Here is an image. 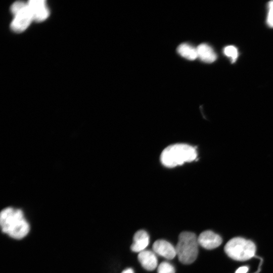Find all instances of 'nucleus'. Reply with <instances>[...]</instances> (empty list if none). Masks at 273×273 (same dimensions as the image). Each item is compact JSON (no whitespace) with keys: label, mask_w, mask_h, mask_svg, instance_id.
Returning a JSON list of instances; mask_svg holds the SVG:
<instances>
[{"label":"nucleus","mask_w":273,"mask_h":273,"mask_svg":"<svg viewBox=\"0 0 273 273\" xmlns=\"http://www.w3.org/2000/svg\"><path fill=\"white\" fill-rule=\"evenodd\" d=\"M0 223L2 232L14 239H22L29 231V225L20 209L11 207L3 209L1 212Z\"/></svg>","instance_id":"nucleus-1"},{"label":"nucleus","mask_w":273,"mask_h":273,"mask_svg":"<svg viewBox=\"0 0 273 273\" xmlns=\"http://www.w3.org/2000/svg\"><path fill=\"white\" fill-rule=\"evenodd\" d=\"M197 157L195 148L187 144H176L166 147L161 154L160 160L165 166L173 167L193 161Z\"/></svg>","instance_id":"nucleus-2"},{"label":"nucleus","mask_w":273,"mask_h":273,"mask_svg":"<svg viewBox=\"0 0 273 273\" xmlns=\"http://www.w3.org/2000/svg\"><path fill=\"white\" fill-rule=\"evenodd\" d=\"M198 238L190 232H183L178 237L175 246L176 255L179 261L185 264L192 263L196 259L198 254Z\"/></svg>","instance_id":"nucleus-3"},{"label":"nucleus","mask_w":273,"mask_h":273,"mask_svg":"<svg viewBox=\"0 0 273 273\" xmlns=\"http://www.w3.org/2000/svg\"><path fill=\"white\" fill-rule=\"evenodd\" d=\"M224 251L232 259L246 261L255 256L256 246L250 240L241 237L230 240L225 245Z\"/></svg>","instance_id":"nucleus-4"},{"label":"nucleus","mask_w":273,"mask_h":273,"mask_svg":"<svg viewBox=\"0 0 273 273\" xmlns=\"http://www.w3.org/2000/svg\"><path fill=\"white\" fill-rule=\"evenodd\" d=\"M13 16L10 28L12 31L16 33H21L25 31L33 21L27 3L23 8L13 15Z\"/></svg>","instance_id":"nucleus-5"},{"label":"nucleus","mask_w":273,"mask_h":273,"mask_svg":"<svg viewBox=\"0 0 273 273\" xmlns=\"http://www.w3.org/2000/svg\"><path fill=\"white\" fill-rule=\"evenodd\" d=\"M27 3L33 21L40 22L49 16L50 11L45 1L31 0Z\"/></svg>","instance_id":"nucleus-6"},{"label":"nucleus","mask_w":273,"mask_h":273,"mask_svg":"<svg viewBox=\"0 0 273 273\" xmlns=\"http://www.w3.org/2000/svg\"><path fill=\"white\" fill-rule=\"evenodd\" d=\"M199 245L208 250L213 249L219 246L222 243L221 237L212 231H205L201 233L198 238Z\"/></svg>","instance_id":"nucleus-7"},{"label":"nucleus","mask_w":273,"mask_h":273,"mask_svg":"<svg viewBox=\"0 0 273 273\" xmlns=\"http://www.w3.org/2000/svg\"><path fill=\"white\" fill-rule=\"evenodd\" d=\"M154 252L168 259H172L176 255L175 247L164 240H158L153 244Z\"/></svg>","instance_id":"nucleus-8"},{"label":"nucleus","mask_w":273,"mask_h":273,"mask_svg":"<svg viewBox=\"0 0 273 273\" xmlns=\"http://www.w3.org/2000/svg\"><path fill=\"white\" fill-rule=\"evenodd\" d=\"M138 258L143 267L147 270H153L157 266V258L154 252L145 250L139 253Z\"/></svg>","instance_id":"nucleus-9"},{"label":"nucleus","mask_w":273,"mask_h":273,"mask_svg":"<svg viewBox=\"0 0 273 273\" xmlns=\"http://www.w3.org/2000/svg\"><path fill=\"white\" fill-rule=\"evenodd\" d=\"M149 243V236L145 230L137 231L134 235L133 243L130 246L132 251L141 252L145 250Z\"/></svg>","instance_id":"nucleus-10"},{"label":"nucleus","mask_w":273,"mask_h":273,"mask_svg":"<svg viewBox=\"0 0 273 273\" xmlns=\"http://www.w3.org/2000/svg\"><path fill=\"white\" fill-rule=\"evenodd\" d=\"M198 58L201 61L211 63L214 62L217 56L212 48L206 43H202L199 44L197 48Z\"/></svg>","instance_id":"nucleus-11"},{"label":"nucleus","mask_w":273,"mask_h":273,"mask_svg":"<svg viewBox=\"0 0 273 273\" xmlns=\"http://www.w3.org/2000/svg\"><path fill=\"white\" fill-rule=\"evenodd\" d=\"M177 51L181 56L189 60H194L198 58L197 48L186 43L179 45Z\"/></svg>","instance_id":"nucleus-12"},{"label":"nucleus","mask_w":273,"mask_h":273,"mask_svg":"<svg viewBox=\"0 0 273 273\" xmlns=\"http://www.w3.org/2000/svg\"><path fill=\"white\" fill-rule=\"evenodd\" d=\"M223 53L226 56L231 59L232 63H234L238 57V50L233 46H228L224 48Z\"/></svg>","instance_id":"nucleus-13"},{"label":"nucleus","mask_w":273,"mask_h":273,"mask_svg":"<svg viewBox=\"0 0 273 273\" xmlns=\"http://www.w3.org/2000/svg\"><path fill=\"white\" fill-rule=\"evenodd\" d=\"M157 273H175V268L170 263L164 261L158 265Z\"/></svg>","instance_id":"nucleus-14"},{"label":"nucleus","mask_w":273,"mask_h":273,"mask_svg":"<svg viewBox=\"0 0 273 273\" xmlns=\"http://www.w3.org/2000/svg\"><path fill=\"white\" fill-rule=\"evenodd\" d=\"M268 13L267 18V23L269 26L273 28V1L268 4Z\"/></svg>","instance_id":"nucleus-15"},{"label":"nucleus","mask_w":273,"mask_h":273,"mask_svg":"<svg viewBox=\"0 0 273 273\" xmlns=\"http://www.w3.org/2000/svg\"><path fill=\"white\" fill-rule=\"evenodd\" d=\"M249 270L247 266H243L237 269L235 273H247Z\"/></svg>","instance_id":"nucleus-16"},{"label":"nucleus","mask_w":273,"mask_h":273,"mask_svg":"<svg viewBox=\"0 0 273 273\" xmlns=\"http://www.w3.org/2000/svg\"><path fill=\"white\" fill-rule=\"evenodd\" d=\"M121 273H134V271L132 268H128L124 270Z\"/></svg>","instance_id":"nucleus-17"}]
</instances>
